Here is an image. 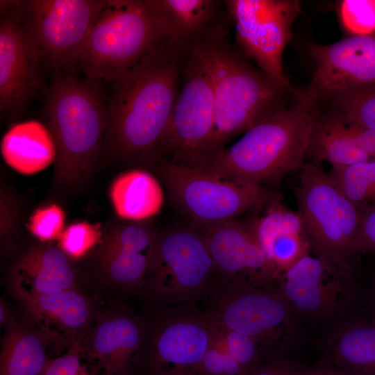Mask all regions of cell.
<instances>
[{"instance_id":"cell-1","label":"cell","mask_w":375,"mask_h":375,"mask_svg":"<svg viewBox=\"0 0 375 375\" xmlns=\"http://www.w3.org/2000/svg\"><path fill=\"white\" fill-rule=\"evenodd\" d=\"M185 51L164 40L111 81L103 147L121 162L151 168L177 99Z\"/></svg>"},{"instance_id":"cell-2","label":"cell","mask_w":375,"mask_h":375,"mask_svg":"<svg viewBox=\"0 0 375 375\" xmlns=\"http://www.w3.org/2000/svg\"><path fill=\"white\" fill-rule=\"evenodd\" d=\"M100 86L57 73L48 88L44 110L56 148L53 181L62 190L86 181L103 147L107 103Z\"/></svg>"},{"instance_id":"cell-3","label":"cell","mask_w":375,"mask_h":375,"mask_svg":"<svg viewBox=\"0 0 375 375\" xmlns=\"http://www.w3.org/2000/svg\"><path fill=\"white\" fill-rule=\"evenodd\" d=\"M319 111V103L297 88L285 109L245 132L206 172L260 185L277 183L305 164Z\"/></svg>"},{"instance_id":"cell-4","label":"cell","mask_w":375,"mask_h":375,"mask_svg":"<svg viewBox=\"0 0 375 375\" xmlns=\"http://www.w3.org/2000/svg\"><path fill=\"white\" fill-rule=\"evenodd\" d=\"M213 80L215 140L220 153L235 135L285 109L291 91L264 72L228 38L208 40Z\"/></svg>"},{"instance_id":"cell-5","label":"cell","mask_w":375,"mask_h":375,"mask_svg":"<svg viewBox=\"0 0 375 375\" xmlns=\"http://www.w3.org/2000/svg\"><path fill=\"white\" fill-rule=\"evenodd\" d=\"M219 154L208 40L185 51L181 88L158 156L177 165L206 172Z\"/></svg>"},{"instance_id":"cell-6","label":"cell","mask_w":375,"mask_h":375,"mask_svg":"<svg viewBox=\"0 0 375 375\" xmlns=\"http://www.w3.org/2000/svg\"><path fill=\"white\" fill-rule=\"evenodd\" d=\"M203 299L215 324L251 338L267 354L289 356L301 342L299 319L278 288L217 274Z\"/></svg>"},{"instance_id":"cell-7","label":"cell","mask_w":375,"mask_h":375,"mask_svg":"<svg viewBox=\"0 0 375 375\" xmlns=\"http://www.w3.org/2000/svg\"><path fill=\"white\" fill-rule=\"evenodd\" d=\"M295 190L311 252L338 270L353 273L362 216L322 162H305Z\"/></svg>"},{"instance_id":"cell-8","label":"cell","mask_w":375,"mask_h":375,"mask_svg":"<svg viewBox=\"0 0 375 375\" xmlns=\"http://www.w3.org/2000/svg\"><path fill=\"white\" fill-rule=\"evenodd\" d=\"M164 40L147 0H107L88 35L78 67L88 80L111 81Z\"/></svg>"},{"instance_id":"cell-9","label":"cell","mask_w":375,"mask_h":375,"mask_svg":"<svg viewBox=\"0 0 375 375\" xmlns=\"http://www.w3.org/2000/svg\"><path fill=\"white\" fill-rule=\"evenodd\" d=\"M107 0L8 1L40 53L61 74L78 65L90 28Z\"/></svg>"},{"instance_id":"cell-10","label":"cell","mask_w":375,"mask_h":375,"mask_svg":"<svg viewBox=\"0 0 375 375\" xmlns=\"http://www.w3.org/2000/svg\"><path fill=\"white\" fill-rule=\"evenodd\" d=\"M169 198L194 226L234 219L268 197L260 185L214 175L159 159L151 168Z\"/></svg>"},{"instance_id":"cell-11","label":"cell","mask_w":375,"mask_h":375,"mask_svg":"<svg viewBox=\"0 0 375 375\" xmlns=\"http://www.w3.org/2000/svg\"><path fill=\"white\" fill-rule=\"evenodd\" d=\"M206 242L194 227L158 233L147 278L163 305H196L217 276Z\"/></svg>"},{"instance_id":"cell-12","label":"cell","mask_w":375,"mask_h":375,"mask_svg":"<svg viewBox=\"0 0 375 375\" xmlns=\"http://www.w3.org/2000/svg\"><path fill=\"white\" fill-rule=\"evenodd\" d=\"M235 26V44L258 67L287 89L294 91L284 69L283 56L301 11L297 0H226Z\"/></svg>"},{"instance_id":"cell-13","label":"cell","mask_w":375,"mask_h":375,"mask_svg":"<svg viewBox=\"0 0 375 375\" xmlns=\"http://www.w3.org/2000/svg\"><path fill=\"white\" fill-rule=\"evenodd\" d=\"M352 274L311 252L280 276L277 288L299 319L335 325L346 319L355 301Z\"/></svg>"},{"instance_id":"cell-14","label":"cell","mask_w":375,"mask_h":375,"mask_svg":"<svg viewBox=\"0 0 375 375\" xmlns=\"http://www.w3.org/2000/svg\"><path fill=\"white\" fill-rule=\"evenodd\" d=\"M164 306L149 342L152 375L194 373L212 342L214 322L197 305Z\"/></svg>"},{"instance_id":"cell-15","label":"cell","mask_w":375,"mask_h":375,"mask_svg":"<svg viewBox=\"0 0 375 375\" xmlns=\"http://www.w3.org/2000/svg\"><path fill=\"white\" fill-rule=\"evenodd\" d=\"M0 111L15 116L25 109L41 87L42 56L8 1H1Z\"/></svg>"},{"instance_id":"cell-16","label":"cell","mask_w":375,"mask_h":375,"mask_svg":"<svg viewBox=\"0 0 375 375\" xmlns=\"http://www.w3.org/2000/svg\"><path fill=\"white\" fill-rule=\"evenodd\" d=\"M308 52L315 69L309 84L299 90L309 101L320 103L339 90L375 83V33L330 44L312 43Z\"/></svg>"},{"instance_id":"cell-17","label":"cell","mask_w":375,"mask_h":375,"mask_svg":"<svg viewBox=\"0 0 375 375\" xmlns=\"http://www.w3.org/2000/svg\"><path fill=\"white\" fill-rule=\"evenodd\" d=\"M194 226L206 242L218 276L277 288L278 277L247 226L232 219Z\"/></svg>"},{"instance_id":"cell-18","label":"cell","mask_w":375,"mask_h":375,"mask_svg":"<svg viewBox=\"0 0 375 375\" xmlns=\"http://www.w3.org/2000/svg\"><path fill=\"white\" fill-rule=\"evenodd\" d=\"M165 39L186 51L228 31L224 1L147 0Z\"/></svg>"},{"instance_id":"cell-19","label":"cell","mask_w":375,"mask_h":375,"mask_svg":"<svg viewBox=\"0 0 375 375\" xmlns=\"http://www.w3.org/2000/svg\"><path fill=\"white\" fill-rule=\"evenodd\" d=\"M143 338V326L136 319L127 314H115L103 319L94 329L87 356L97 362L104 375H131Z\"/></svg>"},{"instance_id":"cell-20","label":"cell","mask_w":375,"mask_h":375,"mask_svg":"<svg viewBox=\"0 0 375 375\" xmlns=\"http://www.w3.org/2000/svg\"><path fill=\"white\" fill-rule=\"evenodd\" d=\"M12 285L16 294H53L76 290V277L60 249L38 244L31 246L16 262Z\"/></svg>"},{"instance_id":"cell-21","label":"cell","mask_w":375,"mask_h":375,"mask_svg":"<svg viewBox=\"0 0 375 375\" xmlns=\"http://www.w3.org/2000/svg\"><path fill=\"white\" fill-rule=\"evenodd\" d=\"M324 358L353 375H375V322L345 319L325 338Z\"/></svg>"},{"instance_id":"cell-22","label":"cell","mask_w":375,"mask_h":375,"mask_svg":"<svg viewBox=\"0 0 375 375\" xmlns=\"http://www.w3.org/2000/svg\"><path fill=\"white\" fill-rule=\"evenodd\" d=\"M17 295L29 315L51 336L74 335L90 317L88 301L76 290Z\"/></svg>"},{"instance_id":"cell-23","label":"cell","mask_w":375,"mask_h":375,"mask_svg":"<svg viewBox=\"0 0 375 375\" xmlns=\"http://www.w3.org/2000/svg\"><path fill=\"white\" fill-rule=\"evenodd\" d=\"M6 163L23 174L43 170L56 160V148L48 128L31 120L12 126L1 141Z\"/></svg>"},{"instance_id":"cell-24","label":"cell","mask_w":375,"mask_h":375,"mask_svg":"<svg viewBox=\"0 0 375 375\" xmlns=\"http://www.w3.org/2000/svg\"><path fill=\"white\" fill-rule=\"evenodd\" d=\"M117 215L131 222H141L157 215L164 203L158 180L144 168H134L117 176L109 191Z\"/></svg>"},{"instance_id":"cell-25","label":"cell","mask_w":375,"mask_h":375,"mask_svg":"<svg viewBox=\"0 0 375 375\" xmlns=\"http://www.w3.org/2000/svg\"><path fill=\"white\" fill-rule=\"evenodd\" d=\"M308 154L312 156L313 161H328L332 167L348 166L371 159L356 144L344 119L333 110H322L320 106Z\"/></svg>"},{"instance_id":"cell-26","label":"cell","mask_w":375,"mask_h":375,"mask_svg":"<svg viewBox=\"0 0 375 375\" xmlns=\"http://www.w3.org/2000/svg\"><path fill=\"white\" fill-rule=\"evenodd\" d=\"M48 360L42 336L16 325L8 330L0 357V375H40Z\"/></svg>"},{"instance_id":"cell-27","label":"cell","mask_w":375,"mask_h":375,"mask_svg":"<svg viewBox=\"0 0 375 375\" xmlns=\"http://www.w3.org/2000/svg\"><path fill=\"white\" fill-rule=\"evenodd\" d=\"M152 253L135 252L101 242L99 258L103 273L111 281L131 287L147 278Z\"/></svg>"},{"instance_id":"cell-28","label":"cell","mask_w":375,"mask_h":375,"mask_svg":"<svg viewBox=\"0 0 375 375\" xmlns=\"http://www.w3.org/2000/svg\"><path fill=\"white\" fill-rule=\"evenodd\" d=\"M319 103L346 121L375 130V83L339 90Z\"/></svg>"},{"instance_id":"cell-29","label":"cell","mask_w":375,"mask_h":375,"mask_svg":"<svg viewBox=\"0 0 375 375\" xmlns=\"http://www.w3.org/2000/svg\"><path fill=\"white\" fill-rule=\"evenodd\" d=\"M328 174L344 195L358 207L375 200V159L332 167Z\"/></svg>"},{"instance_id":"cell-30","label":"cell","mask_w":375,"mask_h":375,"mask_svg":"<svg viewBox=\"0 0 375 375\" xmlns=\"http://www.w3.org/2000/svg\"><path fill=\"white\" fill-rule=\"evenodd\" d=\"M158 233L137 222L117 224L103 238L102 243L135 252L153 251Z\"/></svg>"},{"instance_id":"cell-31","label":"cell","mask_w":375,"mask_h":375,"mask_svg":"<svg viewBox=\"0 0 375 375\" xmlns=\"http://www.w3.org/2000/svg\"><path fill=\"white\" fill-rule=\"evenodd\" d=\"M215 324L212 342L197 367L195 375H244V372L226 344Z\"/></svg>"},{"instance_id":"cell-32","label":"cell","mask_w":375,"mask_h":375,"mask_svg":"<svg viewBox=\"0 0 375 375\" xmlns=\"http://www.w3.org/2000/svg\"><path fill=\"white\" fill-rule=\"evenodd\" d=\"M338 10L343 28L352 35L375 33V0H342Z\"/></svg>"},{"instance_id":"cell-33","label":"cell","mask_w":375,"mask_h":375,"mask_svg":"<svg viewBox=\"0 0 375 375\" xmlns=\"http://www.w3.org/2000/svg\"><path fill=\"white\" fill-rule=\"evenodd\" d=\"M97 226L86 222L70 225L59 238L60 249L68 258L78 259L85 255L101 240Z\"/></svg>"},{"instance_id":"cell-34","label":"cell","mask_w":375,"mask_h":375,"mask_svg":"<svg viewBox=\"0 0 375 375\" xmlns=\"http://www.w3.org/2000/svg\"><path fill=\"white\" fill-rule=\"evenodd\" d=\"M65 224V213L57 205H50L37 210L28 223L30 232L41 242L60 237Z\"/></svg>"},{"instance_id":"cell-35","label":"cell","mask_w":375,"mask_h":375,"mask_svg":"<svg viewBox=\"0 0 375 375\" xmlns=\"http://www.w3.org/2000/svg\"><path fill=\"white\" fill-rule=\"evenodd\" d=\"M307 366L289 356L270 354L245 375H306Z\"/></svg>"},{"instance_id":"cell-36","label":"cell","mask_w":375,"mask_h":375,"mask_svg":"<svg viewBox=\"0 0 375 375\" xmlns=\"http://www.w3.org/2000/svg\"><path fill=\"white\" fill-rule=\"evenodd\" d=\"M79 351L78 344H74L66 354L48 360L40 375H78L82 367Z\"/></svg>"},{"instance_id":"cell-37","label":"cell","mask_w":375,"mask_h":375,"mask_svg":"<svg viewBox=\"0 0 375 375\" xmlns=\"http://www.w3.org/2000/svg\"><path fill=\"white\" fill-rule=\"evenodd\" d=\"M18 208L13 197L8 193L1 192V238L5 239L17 226Z\"/></svg>"},{"instance_id":"cell-38","label":"cell","mask_w":375,"mask_h":375,"mask_svg":"<svg viewBox=\"0 0 375 375\" xmlns=\"http://www.w3.org/2000/svg\"><path fill=\"white\" fill-rule=\"evenodd\" d=\"M344 121L349 134L358 147L366 153L371 159H375V130L344 119Z\"/></svg>"},{"instance_id":"cell-39","label":"cell","mask_w":375,"mask_h":375,"mask_svg":"<svg viewBox=\"0 0 375 375\" xmlns=\"http://www.w3.org/2000/svg\"><path fill=\"white\" fill-rule=\"evenodd\" d=\"M358 253L375 252V210L362 216L358 238Z\"/></svg>"},{"instance_id":"cell-40","label":"cell","mask_w":375,"mask_h":375,"mask_svg":"<svg viewBox=\"0 0 375 375\" xmlns=\"http://www.w3.org/2000/svg\"><path fill=\"white\" fill-rule=\"evenodd\" d=\"M306 375H353L333 364L327 358L321 360L311 367H308Z\"/></svg>"},{"instance_id":"cell-41","label":"cell","mask_w":375,"mask_h":375,"mask_svg":"<svg viewBox=\"0 0 375 375\" xmlns=\"http://www.w3.org/2000/svg\"><path fill=\"white\" fill-rule=\"evenodd\" d=\"M157 375H195L193 372H167L160 373Z\"/></svg>"},{"instance_id":"cell-42","label":"cell","mask_w":375,"mask_h":375,"mask_svg":"<svg viewBox=\"0 0 375 375\" xmlns=\"http://www.w3.org/2000/svg\"><path fill=\"white\" fill-rule=\"evenodd\" d=\"M6 310L4 308V306L3 304H1L0 306V319H1V323L3 322L6 318Z\"/></svg>"},{"instance_id":"cell-43","label":"cell","mask_w":375,"mask_h":375,"mask_svg":"<svg viewBox=\"0 0 375 375\" xmlns=\"http://www.w3.org/2000/svg\"><path fill=\"white\" fill-rule=\"evenodd\" d=\"M78 375H94V374H92V372H90L85 366H82Z\"/></svg>"},{"instance_id":"cell-44","label":"cell","mask_w":375,"mask_h":375,"mask_svg":"<svg viewBox=\"0 0 375 375\" xmlns=\"http://www.w3.org/2000/svg\"><path fill=\"white\" fill-rule=\"evenodd\" d=\"M372 306H373V312H374V322H375V284L373 291V298H372Z\"/></svg>"}]
</instances>
